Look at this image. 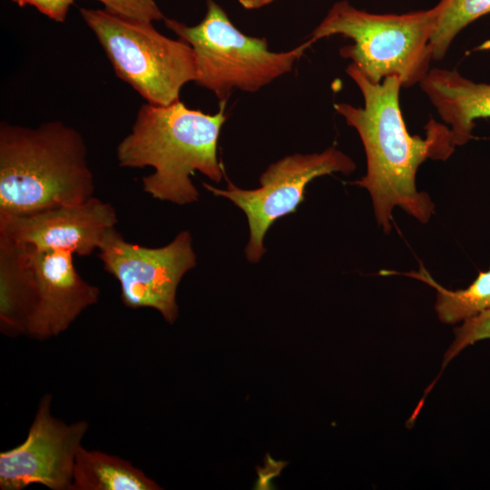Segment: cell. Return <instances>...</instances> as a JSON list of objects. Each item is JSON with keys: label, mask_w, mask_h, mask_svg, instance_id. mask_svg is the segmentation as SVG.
Returning <instances> with one entry per match:
<instances>
[{"label": "cell", "mask_w": 490, "mask_h": 490, "mask_svg": "<svg viewBox=\"0 0 490 490\" xmlns=\"http://www.w3.org/2000/svg\"><path fill=\"white\" fill-rule=\"evenodd\" d=\"M220 103L214 114L190 109L180 100L142 105L131 132L117 146L119 166L152 167L154 172L142 179L143 191L152 199L177 205L197 201L200 194L191 175L197 171L215 182L223 175L217 145L226 102Z\"/></svg>", "instance_id": "7a4b0ae2"}, {"label": "cell", "mask_w": 490, "mask_h": 490, "mask_svg": "<svg viewBox=\"0 0 490 490\" xmlns=\"http://www.w3.org/2000/svg\"><path fill=\"white\" fill-rule=\"evenodd\" d=\"M118 222L114 207L99 198L0 218V237L37 250H68L80 257L98 250Z\"/></svg>", "instance_id": "30bf717a"}, {"label": "cell", "mask_w": 490, "mask_h": 490, "mask_svg": "<svg viewBox=\"0 0 490 490\" xmlns=\"http://www.w3.org/2000/svg\"><path fill=\"white\" fill-rule=\"evenodd\" d=\"M52 395L44 394L25 440L0 454V489L23 490L33 484L71 490L75 457L89 425L66 424L51 414Z\"/></svg>", "instance_id": "9c48e42d"}, {"label": "cell", "mask_w": 490, "mask_h": 490, "mask_svg": "<svg viewBox=\"0 0 490 490\" xmlns=\"http://www.w3.org/2000/svg\"><path fill=\"white\" fill-rule=\"evenodd\" d=\"M80 13L116 75L147 103L171 104L180 100L184 84L195 81L194 53L183 40L162 34L152 22L125 17L106 9L81 8Z\"/></svg>", "instance_id": "8992f818"}, {"label": "cell", "mask_w": 490, "mask_h": 490, "mask_svg": "<svg viewBox=\"0 0 490 490\" xmlns=\"http://www.w3.org/2000/svg\"><path fill=\"white\" fill-rule=\"evenodd\" d=\"M82 134L60 121L0 125V218L93 197Z\"/></svg>", "instance_id": "3957f363"}, {"label": "cell", "mask_w": 490, "mask_h": 490, "mask_svg": "<svg viewBox=\"0 0 490 490\" xmlns=\"http://www.w3.org/2000/svg\"><path fill=\"white\" fill-rule=\"evenodd\" d=\"M163 21L192 48L196 61L194 83L212 92L220 102H226L234 89L257 92L290 72L314 44L309 39L289 51L271 52L264 38L240 31L213 0H207L205 16L196 25L166 17Z\"/></svg>", "instance_id": "5b68a950"}, {"label": "cell", "mask_w": 490, "mask_h": 490, "mask_svg": "<svg viewBox=\"0 0 490 490\" xmlns=\"http://www.w3.org/2000/svg\"><path fill=\"white\" fill-rule=\"evenodd\" d=\"M355 168L348 155L330 147L319 153L286 156L270 164L260 175L257 189L243 190L229 180L226 190L206 182L203 186L214 195L229 199L245 213L250 229L245 254L250 262L256 263L266 252L263 240L268 230L278 219L297 211L310 181L334 172L349 174Z\"/></svg>", "instance_id": "ba28073f"}, {"label": "cell", "mask_w": 490, "mask_h": 490, "mask_svg": "<svg viewBox=\"0 0 490 490\" xmlns=\"http://www.w3.org/2000/svg\"><path fill=\"white\" fill-rule=\"evenodd\" d=\"M153 479L131 462L98 450L79 448L71 490H160Z\"/></svg>", "instance_id": "5bb4252c"}, {"label": "cell", "mask_w": 490, "mask_h": 490, "mask_svg": "<svg viewBox=\"0 0 490 490\" xmlns=\"http://www.w3.org/2000/svg\"><path fill=\"white\" fill-rule=\"evenodd\" d=\"M36 304V280L28 246L0 237V331L27 335Z\"/></svg>", "instance_id": "4fadbf2b"}, {"label": "cell", "mask_w": 490, "mask_h": 490, "mask_svg": "<svg viewBox=\"0 0 490 490\" xmlns=\"http://www.w3.org/2000/svg\"><path fill=\"white\" fill-rule=\"evenodd\" d=\"M98 251L104 270L120 285V298L125 307L151 308L168 323L176 321L178 286L197 263L188 230L178 233L167 245L148 248L127 241L113 228L105 235Z\"/></svg>", "instance_id": "52a82bcc"}, {"label": "cell", "mask_w": 490, "mask_h": 490, "mask_svg": "<svg viewBox=\"0 0 490 490\" xmlns=\"http://www.w3.org/2000/svg\"><path fill=\"white\" fill-rule=\"evenodd\" d=\"M347 74L359 88L363 107L340 103L335 110L358 133L367 157V173L352 182L370 194L375 216L385 232L392 228V212L398 206L421 223H426L435 205L426 192L418 191L416 174L427 159L446 160L456 147L450 130L431 120L425 138L411 135L399 106L397 77L382 83L368 81L352 64Z\"/></svg>", "instance_id": "6da1fadb"}, {"label": "cell", "mask_w": 490, "mask_h": 490, "mask_svg": "<svg viewBox=\"0 0 490 490\" xmlns=\"http://www.w3.org/2000/svg\"><path fill=\"white\" fill-rule=\"evenodd\" d=\"M274 1L276 0H239V3L245 9L250 10L263 7Z\"/></svg>", "instance_id": "ffe728a7"}, {"label": "cell", "mask_w": 490, "mask_h": 490, "mask_svg": "<svg viewBox=\"0 0 490 490\" xmlns=\"http://www.w3.org/2000/svg\"><path fill=\"white\" fill-rule=\"evenodd\" d=\"M403 274L419 279L436 289L435 309L438 318L444 323L464 321L490 309V269L480 271L467 288L457 290L442 287L423 266L418 271Z\"/></svg>", "instance_id": "9a60e30c"}, {"label": "cell", "mask_w": 490, "mask_h": 490, "mask_svg": "<svg viewBox=\"0 0 490 490\" xmlns=\"http://www.w3.org/2000/svg\"><path fill=\"white\" fill-rule=\"evenodd\" d=\"M456 146L472 138L475 120L490 117V83H475L456 70L434 68L419 83Z\"/></svg>", "instance_id": "7c38bea8"}, {"label": "cell", "mask_w": 490, "mask_h": 490, "mask_svg": "<svg viewBox=\"0 0 490 490\" xmlns=\"http://www.w3.org/2000/svg\"><path fill=\"white\" fill-rule=\"evenodd\" d=\"M20 6L32 5L50 19L62 23L74 0H12Z\"/></svg>", "instance_id": "d6986e66"}, {"label": "cell", "mask_w": 490, "mask_h": 490, "mask_svg": "<svg viewBox=\"0 0 490 490\" xmlns=\"http://www.w3.org/2000/svg\"><path fill=\"white\" fill-rule=\"evenodd\" d=\"M490 13V0H446L430 39L433 59L446 55L458 33L480 16Z\"/></svg>", "instance_id": "2e32d148"}, {"label": "cell", "mask_w": 490, "mask_h": 490, "mask_svg": "<svg viewBox=\"0 0 490 490\" xmlns=\"http://www.w3.org/2000/svg\"><path fill=\"white\" fill-rule=\"evenodd\" d=\"M454 332L455 339L445 354L442 369L466 347L490 339V309L464 320Z\"/></svg>", "instance_id": "e0dca14e"}, {"label": "cell", "mask_w": 490, "mask_h": 490, "mask_svg": "<svg viewBox=\"0 0 490 490\" xmlns=\"http://www.w3.org/2000/svg\"><path fill=\"white\" fill-rule=\"evenodd\" d=\"M29 249L36 304L27 336L44 341L64 332L85 309L95 305L100 289L79 275L71 251Z\"/></svg>", "instance_id": "8fae6325"}, {"label": "cell", "mask_w": 490, "mask_h": 490, "mask_svg": "<svg viewBox=\"0 0 490 490\" xmlns=\"http://www.w3.org/2000/svg\"><path fill=\"white\" fill-rule=\"evenodd\" d=\"M446 0L427 10L402 15L371 14L348 1L335 3L309 39L341 34L352 40L339 54L371 83L397 77L402 87L419 83L433 59L430 39Z\"/></svg>", "instance_id": "277c9868"}, {"label": "cell", "mask_w": 490, "mask_h": 490, "mask_svg": "<svg viewBox=\"0 0 490 490\" xmlns=\"http://www.w3.org/2000/svg\"><path fill=\"white\" fill-rule=\"evenodd\" d=\"M104 9L125 17L145 22L163 20L165 17L155 0H97Z\"/></svg>", "instance_id": "ac0fdd59"}]
</instances>
